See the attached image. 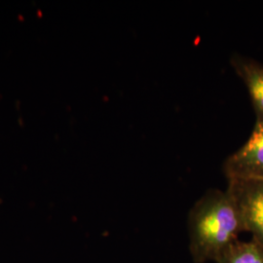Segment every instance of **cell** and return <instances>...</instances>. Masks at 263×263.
<instances>
[{"label": "cell", "instance_id": "cell-1", "mask_svg": "<svg viewBox=\"0 0 263 263\" xmlns=\"http://www.w3.org/2000/svg\"><path fill=\"white\" fill-rule=\"evenodd\" d=\"M244 232L229 193L211 189L198 200L188 215L189 252L194 263L215 261Z\"/></svg>", "mask_w": 263, "mask_h": 263}, {"label": "cell", "instance_id": "cell-2", "mask_svg": "<svg viewBox=\"0 0 263 263\" xmlns=\"http://www.w3.org/2000/svg\"><path fill=\"white\" fill-rule=\"evenodd\" d=\"M227 180L226 190L234 201L244 231L263 248V179Z\"/></svg>", "mask_w": 263, "mask_h": 263}, {"label": "cell", "instance_id": "cell-3", "mask_svg": "<svg viewBox=\"0 0 263 263\" xmlns=\"http://www.w3.org/2000/svg\"><path fill=\"white\" fill-rule=\"evenodd\" d=\"M223 170L227 179H263V120H256L251 137L226 159Z\"/></svg>", "mask_w": 263, "mask_h": 263}, {"label": "cell", "instance_id": "cell-4", "mask_svg": "<svg viewBox=\"0 0 263 263\" xmlns=\"http://www.w3.org/2000/svg\"><path fill=\"white\" fill-rule=\"evenodd\" d=\"M231 64L248 88L257 120H263V65L237 55Z\"/></svg>", "mask_w": 263, "mask_h": 263}, {"label": "cell", "instance_id": "cell-5", "mask_svg": "<svg viewBox=\"0 0 263 263\" xmlns=\"http://www.w3.org/2000/svg\"><path fill=\"white\" fill-rule=\"evenodd\" d=\"M216 263H263V248L254 240L242 242L237 240L230 245Z\"/></svg>", "mask_w": 263, "mask_h": 263}, {"label": "cell", "instance_id": "cell-6", "mask_svg": "<svg viewBox=\"0 0 263 263\" xmlns=\"http://www.w3.org/2000/svg\"></svg>", "mask_w": 263, "mask_h": 263}]
</instances>
